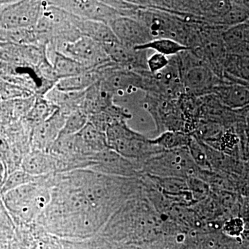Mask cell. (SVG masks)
I'll list each match as a JSON object with an SVG mask.
<instances>
[{
  "mask_svg": "<svg viewBox=\"0 0 249 249\" xmlns=\"http://www.w3.org/2000/svg\"><path fill=\"white\" fill-rule=\"evenodd\" d=\"M185 92L196 97L213 94L217 86L224 83L193 49L177 55Z\"/></svg>",
  "mask_w": 249,
  "mask_h": 249,
  "instance_id": "cell-1",
  "label": "cell"
},
{
  "mask_svg": "<svg viewBox=\"0 0 249 249\" xmlns=\"http://www.w3.org/2000/svg\"><path fill=\"white\" fill-rule=\"evenodd\" d=\"M50 175L4 194V201L11 213L23 222H31L47 207L51 196L47 184Z\"/></svg>",
  "mask_w": 249,
  "mask_h": 249,
  "instance_id": "cell-2",
  "label": "cell"
},
{
  "mask_svg": "<svg viewBox=\"0 0 249 249\" xmlns=\"http://www.w3.org/2000/svg\"><path fill=\"white\" fill-rule=\"evenodd\" d=\"M109 148L124 158H147L161 152L162 148L129 127L126 121L111 124L106 132Z\"/></svg>",
  "mask_w": 249,
  "mask_h": 249,
  "instance_id": "cell-3",
  "label": "cell"
},
{
  "mask_svg": "<svg viewBox=\"0 0 249 249\" xmlns=\"http://www.w3.org/2000/svg\"><path fill=\"white\" fill-rule=\"evenodd\" d=\"M43 8L42 1H1V30L35 29Z\"/></svg>",
  "mask_w": 249,
  "mask_h": 249,
  "instance_id": "cell-4",
  "label": "cell"
},
{
  "mask_svg": "<svg viewBox=\"0 0 249 249\" xmlns=\"http://www.w3.org/2000/svg\"><path fill=\"white\" fill-rule=\"evenodd\" d=\"M49 45L89 70L111 61L103 45L85 36H81L77 40L67 43Z\"/></svg>",
  "mask_w": 249,
  "mask_h": 249,
  "instance_id": "cell-5",
  "label": "cell"
},
{
  "mask_svg": "<svg viewBox=\"0 0 249 249\" xmlns=\"http://www.w3.org/2000/svg\"><path fill=\"white\" fill-rule=\"evenodd\" d=\"M49 5L59 8L78 19L96 21L109 25L120 14L105 1L94 0H57L47 1Z\"/></svg>",
  "mask_w": 249,
  "mask_h": 249,
  "instance_id": "cell-6",
  "label": "cell"
},
{
  "mask_svg": "<svg viewBox=\"0 0 249 249\" xmlns=\"http://www.w3.org/2000/svg\"><path fill=\"white\" fill-rule=\"evenodd\" d=\"M116 38L128 47H142L154 40L153 36L145 24L136 18L119 16L109 24Z\"/></svg>",
  "mask_w": 249,
  "mask_h": 249,
  "instance_id": "cell-7",
  "label": "cell"
},
{
  "mask_svg": "<svg viewBox=\"0 0 249 249\" xmlns=\"http://www.w3.org/2000/svg\"><path fill=\"white\" fill-rule=\"evenodd\" d=\"M111 61L124 70L136 72L149 71L148 49H137L123 45L119 41L103 45Z\"/></svg>",
  "mask_w": 249,
  "mask_h": 249,
  "instance_id": "cell-8",
  "label": "cell"
},
{
  "mask_svg": "<svg viewBox=\"0 0 249 249\" xmlns=\"http://www.w3.org/2000/svg\"><path fill=\"white\" fill-rule=\"evenodd\" d=\"M67 117L58 109L47 121L34 126L31 135V150L50 152L65 125Z\"/></svg>",
  "mask_w": 249,
  "mask_h": 249,
  "instance_id": "cell-9",
  "label": "cell"
},
{
  "mask_svg": "<svg viewBox=\"0 0 249 249\" xmlns=\"http://www.w3.org/2000/svg\"><path fill=\"white\" fill-rule=\"evenodd\" d=\"M93 171L108 175H128L133 173V166L127 159L108 148L93 156Z\"/></svg>",
  "mask_w": 249,
  "mask_h": 249,
  "instance_id": "cell-10",
  "label": "cell"
},
{
  "mask_svg": "<svg viewBox=\"0 0 249 249\" xmlns=\"http://www.w3.org/2000/svg\"><path fill=\"white\" fill-rule=\"evenodd\" d=\"M21 168L34 177L52 175L57 172V160L49 152L31 150L23 157Z\"/></svg>",
  "mask_w": 249,
  "mask_h": 249,
  "instance_id": "cell-11",
  "label": "cell"
},
{
  "mask_svg": "<svg viewBox=\"0 0 249 249\" xmlns=\"http://www.w3.org/2000/svg\"><path fill=\"white\" fill-rule=\"evenodd\" d=\"M213 94L224 106L233 110L249 107V85L224 82L215 88Z\"/></svg>",
  "mask_w": 249,
  "mask_h": 249,
  "instance_id": "cell-12",
  "label": "cell"
},
{
  "mask_svg": "<svg viewBox=\"0 0 249 249\" xmlns=\"http://www.w3.org/2000/svg\"><path fill=\"white\" fill-rule=\"evenodd\" d=\"M46 53L58 80L76 76L89 70L73 59L60 53L51 45L47 46Z\"/></svg>",
  "mask_w": 249,
  "mask_h": 249,
  "instance_id": "cell-13",
  "label": "cell"
},
{
  "mask_svg": "<svg viewBox=\"0 0 249 249\" xmlns=\"http://www.w3.org/2000/svg\"><path fill=\"white\" fill-rule=\"evenodd\" d=\"M85 93L86 90L82 91H67L53 88L49 90L44 96L49 102L56 106L64 114L68 116L76 109H83Z\"/></svg>",
  "mask_w": 249,
  "mask_h": 249,
  "instance_id": "cell-14",
  "label": "cell"
},
{
  "mask_svg": "<svg viewBox=\"0 0 249 249\" xmlns=\"http://www.w3.org/2000/svg\"><path fill=\"white\" fill-rule=\"evenodd\" d=\"M36 96L1 101V124H14L25 119L34 106Z\"/></svg>",
  "mask_w": 249,
  "mask_h": 249,
  "instance_id": "cell-15",
  "label": "cell"
},
{
  "mask_svg": "<svg viewBox=\"0 0 249 249\" xmlns=\"http://www.w3.org/2000/svg\"><path fill=\"white\" fill-rule=\"evenodd\" d=\"M114 96L101 87V80L86 90L83 109L88 116L101 112L114 104Z\"/></svg>",
  "mask_w": 249,
  "mask_h": 249,
  "instance_id": "cell-16",
  "label": "cell"
},
{
  "mask_svg": "<svg viewBox=\"0 0 249 249\" xmlns=\"http://www.w3.org/2000/svg\"><path fill=\"white\" fill-rule=\"evenodd\" d=\"M102 79V73L98 68L88 70L76 76L59 80L54 88L62 91H85Z\"/></svg>",
  "mask_w": 249,
  "mask_h": 249,
  "instance_id": "cell-17",
  "label": "cell"
},
{
  "mask_svg": "<svg viewBox=\"0 0 249 249\" xmlns=\"http://www.w3.org/2000/svg\"><path fill=\"white\" fill-rule=\"evenodd\" d=\"M77 26L82 36L89 37L101 45H107L119 41L111 27L105 23L78 19Z\"/></svg>",
  "mask_w": 249,
  "mask_h": 249,
  "instance_id": "cell-18",
  "label": "cell"
},
{
  "mask_svg": "<svg viewBox=\"0 0 249 249\" xmlns=\"http://www.w3.org/2000/svg\"><path fill=\"white\" fill-rule=\"evenodd\" d=\"M77 134L85 148L92 155L109 148L106 133L98 130L91 123L88 122Z\"/></svg>",
  "mask_w": 249,
  "mask_h": 249,
  "instance_id": "cell-19",
  "label": "cell"
},
{
  "mask_svg": "<svg viewBox=\"0 0 249 249\" xmlns=\"http://www.w3.org/2000/svg\"><path fill=\"white\" fill-rule=\"evenodd\" d=\"M57 109L58 108L56 106L49 102L45 96L37 95L34 106L24 120L27 121L31 125L33 124L34 127L36 124H40L49 119Z\"/></svg>",
  "mask_w": 249,
  "mask_h": 249,
  "instance_id": "cell-20",
  "label": "cell"
},
{
  "mask_svg": "<svg viewBox=\"0 0 249 249\" xmlns=\"http://www.w3.org/2000/svg\"><path fill=\"white\" fill-rule=\"evenodd\" d=\"M136 49L153 50L157 53L163 54L168 57L175 56L181 52L191 49L170 38L156 39L146 45L137 47Z\"/></svg>",
  "mask_w": 249,
  "mask_h": 249,
  "instance_id": "cell-21",
  "label": "cell"
},
{
  "mask_svg": "<svg viewBox=\"0 0 249 249\" xmlns=\"http://www.w3.org/2000/svg\"><path fill=\"white\" fill-rule=\"evenodd\" d=\"M191 137L179 131L169 130L163 132L155 139H152L156 145L162 149L180 148L189 145Z\"/></svg>",
  "mask_w": 249,
  "mask_h": 249,
  "instance_id": "cell-22",
  "label": "cell"
},
{
  "mask_svg": "<svg viewBox=\"0 0 249 249\" xmlns=\"http://www.w3.org/2000/svg\"><path fill=\"white\" fill-rule=\"evenodd\" d=\"M88 122L89 116L84 109H76L67 116L65 125L59 135H73L79 133Z\"/></svg>",
  "mask_w": 249,
  "mask_h": 249,
  "instance_id": "cell-23",
  "label": "cell"
},
{
  "mask_svg": "<svg viewBox=\"0 0 249 249\" xmlns=\"http://www.w3.org/2000/svg\"><path fill=\"white\" fill-rule=\"evenodd\" d=\"M42 176L34 177L22 170H18L8 175L5 182L1 186V193L6 194L8 192L19 187L39 181Z\"/></svg>",
  "mask_w": 249,
  "mask_h": 249,
  "instance_id": "cell-24",
  "label": "cell"
},
{
  "mask_svg": "<svg viewBox=\"0 0 249 249\" xmlns=\"http://www.w3.org/2000/svg\"><path fill=\"white\" fill-rule=\"evenodd\" d=\"M37 96L31 90L19 85L1 80V101Z\"/></svg>",
  "mask_w": 249,
  "mask_h": 249,
  "instance_id": "cell-25",
  "label": "cell"
},
{
  "mask_svg": "<svg viewBox=\"0 0 249 249\" xmlns=\"http://www.w3.org/2000/svg\"><path fill=\"white\" fill-rule=\"evenodd\" d=\"M169 63L170 58L168 56L155 52L149 56L147 60V68L150 73L155 74L162 71L169 65Z\"/></svg>",
  "mask_w": 249,
  "mask_h": 249,
  "instance_id": "cell-26",
  "label": "cell"
}]
</instances>
